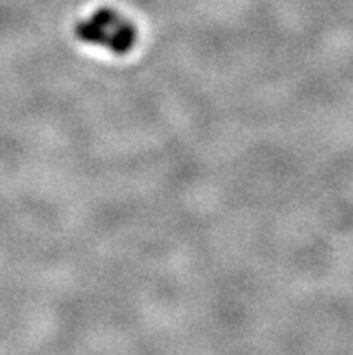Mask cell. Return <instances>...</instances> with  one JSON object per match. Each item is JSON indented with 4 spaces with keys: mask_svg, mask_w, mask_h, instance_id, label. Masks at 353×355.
<instances>
[{
    "mask_svg": "<svg viewBox=\"0 0 353 355\" xmlns=\"http://www.w3.org/2000/svg\"><path fill=\"white\" fill-rule=\"evenodd\" d=\"M74 35L83 44L101 47L117 56H123L135 47L137 27L116 9L101 8L80 20L74 27Z\"/></svg>",
    "mask_w": 353,
    "mask_h": 355,
    "instance_id": "6da1fadb",
    "label": "cell"
}]
</instances>
